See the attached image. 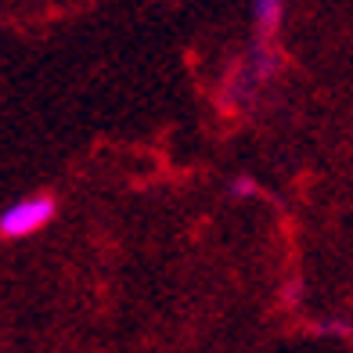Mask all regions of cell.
<instances>
[{
	"label": "cell",
	"mask_w": 353,
	"mask_h": 353,
	"mask_svg": "<svg viewBox=\"0 0 353 353\" xmlns=\"http://www.w3.org/2000/svg\"><path fill=\"white\" fill-rule=\"evenodd\" d=\"M54 213H58V202L51 195H26V199L11 202L8 210L0 213V238L19 242V238L37 234L54 220Z\"/></svg>",
	"instance_id": "6da1fadb"
},
{
	"label": "cell",
	"mask_w": 353,
	"mask_h": 353,
	"mask_svg": "<svg viewBox=\"0 0 353 353\" xmlns=\"http://www.w3.org/2000/svg\"><path fill=\"white\" fill-rule=\"evenodd\" d=\"M231 195H234V199H252V195H260V184H256L252 176H234Z\"/></svg>",
	"instance_id": "3957f363"
},
{
	"label": "cell",
	"mask_w": 353,
	"mask_h": 353,
	"mask_svg": "<svg viewBox=\"0 0 353 353\" xmlns=\"http://www.w3.org/2000/svg\"><path fill=\"white\" fill-rule=\"evenodd\" d=\"M281 14H285V0H252V22H256L260 40H270L278 33Z\"/></svg>",
	"instance_id": "7a4b0ae2"
}]
</instances>
